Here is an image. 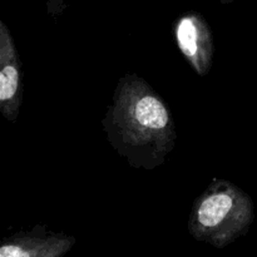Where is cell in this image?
I'll use <instances>...</instances> for the list:
<instances>
[{"instance_id":"1","label":"cell","mask_w":257,"mask_h":257,"mask_svg":"<svg viewBox=\"0 0 257 257\" xmlns=\"http://www.w3.org/2000/svg\"><path fill=\"white\" fill-rule=\"evenodd\" d=\"M103 124L113 147L136 168L158 167L175 146L172 113L162 97L135 74L119 80Z\"/></svg>"},{"instance_id":"2","label":"cell","mask_w":257,"mask_h":257,"mask_svg":"<svg viewBox=\"0 0 257 257\" xmlns=\"http://www.w3.org/2000/svg\"><path fill=\"white\" fill-rule=\"evenodd\" d=\"M253 218L250 196L228 181L215 180L196 200L188 231L195 240L223 248L246 235Z\"/></svg>"},{"instance_id":"3","label":"cell","mask_w":257,"mask_h":257,"mask_svg":"<svg viewBox=\"0 0 257 257\" xmlns=\"http://www.w3.org/2000/svg\"><path fill=\"white\" fill-rule=\"evenodd\" d=\"M176 42L183 57L200 77L207 74L213 59V37L207 22L197 13H187L175 25Z\"/></svg>"},{"instance_id":"4","label":"cell","mask_w":257,"mask_h":257,"mask_svg":"<svg viewBox=\"0 0 257 257\" xmlns=\"http://www.w3.org/2000/svg\"><path fill=\"white\" fill-rule=\"evenodd\" d=\"M23 100V73L14 40L0 22V112L9 122L19 117Z\"/></svg>"},{"instance_id":"5","label":"cell","mask_w":257,"mask_h":257,"mask_svg":"<svg viewBox=\"0 0 257 257\" xmlns=\"http://www.w3.org/2000/svg\"><path fill=\"white\" fill-rule=\"evenodd\" d=\"M74 243L73 236L35 228L32 232L17 233L3 241L0 257H60Z\"/></svg>"},{"instance_id":"6","label":"cell","mask_w":257,"mask_h":257,"mask_svg":"<svg viewBox=\"0 0 257 257\" xmlns=\"http://www.w3.org/2000/svg\"><path fill=\"white\" fill-rule=\"evenodd\" d=\"M221 2H222L223 4H228V3H232L233 0H221Z\"/></svg>"}]
</instances>
